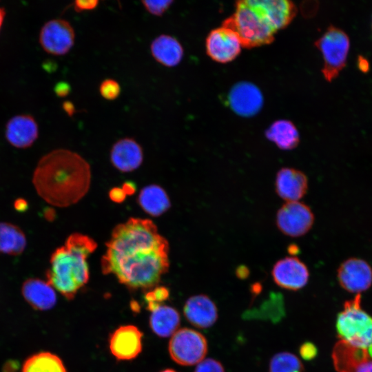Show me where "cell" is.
<instances>
[{"label":"cell","instance_id":"4dcf8cb0","mask_svg":"<svg viewBox=\"0 0 372 372\" xmlns=\"http://www.w3.org/2000/svg\"><path fill=\"white\" fill-rule=\"evenodd\" d=\"M194 372H225L223 364L213 358L203 360L197 364Z\"/></svg>","mask_w":372,"mask_h":372},{"label":"cell","instance_id":"484cf974","mask_svg":"<svg viewBox=\"0 0 372 372\" xmlns=\"http://www.w3.org/2000/svg\"><path fill=\"white\" fill-rule=\"evenodd\" d=\"M21 372H67L62 360L50 352H39L29 357Z\"/></svg>","mask_w":372,"mask_h":372},{"label":"cell","instance_id":"74e56055","mask_svg":"<svg viewBox=\"0 0 372 372\" xmlns=\"http://www.w3.org/2000/svg\"><path fill=\"white\" fill-rule=\"evenodd\" d=\"M63 108L69 116H72L75 112L74 105L70 101H65L63 103Z\"/></svg>","mask_w":372,"mask_h":372},{"label":"cell","instance_id":"4316f807","mask_svg":"<svg viewBox=\"0 0 372 372\" xmlns=\"http://www.w3.org/2000/svg\"><path fill=\"white\" fill-rule=\"evenodd\" d=\"M301 360L290 352H280L271 359L269 372H304Z\"/></svg>","mask_w":372,"mask_h":372},{"label":"cell","instance_id":"ba28073f","mask_svg":"<svg viewBox=\"0 0 372 372\" xmlns=\"http://www.w3.org/2000/svg\"><path fill=\"white\" fill-rule=\"evenodd\" d=\"M314 214L311 208L300 201L286 202L277 211L276 223L285 236L297 238L312 228Z\"/></svg>","mask_w":372,"mask_h":372},{"label":"cell","instance_id":"277c9868","mask_svg":"<svg viewBox=\"0 0 372 372\" xmlns=\"http://www.w3.org/2000/svg\"><path fill=\"white\" fill-rule=\"evenodd\" d=\"M222 25L234 30L242 47L249 49L270 44L276 33L260 0L236 1L234 13L227 18Z\"/></svg>","mask_w":372,"mask_h":372},{"label":"cell","instance_id":"f546056e","mask_svg":"<svg viewBox=\"0 0 372 372\" xmlns=\"http://www.w3.org/2000/svg\"><path fill=\"white\" fill-rule=\"evenodd\" d=\"M144 8L151 14L156 17L163 16L171 7L174 1H142Z\"/></svg>","mask_w":372,"mask_h":372},{"label":"cell","instance_id":"d4e9b609","mask_svg":"<svg viewBox=\"0 0 372 372\" xmlns=\"http://www.w3.org/2000/svg\"><path fill=\"white\" fill-rule=\"evenodd\" d=\"M138 201L142 209L153 216L162 215L170 207V201L165 191L156 185H150L143 188Z\"/></svg>","mask_w":372,"mask_h":372},{"label":"cell","instance_id":"d6986e66","mask_svg":"<svg viewBox=\"0 0 372 372\" xmlns=\"http://www.w3.org/2000/svg\"><path fill=\"white\" fill-rule=\"evenodd\" d=\"M112 164L119 171L128 172L136 169L143 161L141 146L132 138L118 140L110 150Z\"/></svg>","mask_w":372,"mask_h":372},{"label":"cell","instance_id":"ac0fdd59","mask_svg":"<svg viewBox=\"0 0 372 372\" xmlns=\"http://www.w3.org/2000/svg\"><path fill=\"white\" fill-rule=\"evenodd\" d=\"M187 320L198 328L206 329L217 321L218 313L214 302L207 296L198 294L189 298L184 305Z\"/></svg>","mask_w":372,"mask_h":372},{"label":"cell","instance_id":"60d3db41","mask_svg":"<svg viewBox=\"0 0 372 372\" xmlns=\"http://www.w3.org/2000/svg\"><path fill=\"white\" fill-rule=\"evenodd\" d=\"M298 247L296 246V245H290V246L289 247V249H288V250H289V253H290L291 254H295L296 253H297V252H298Z\"/></svg>","mask_w":372,"mask_h":372},{"label":"cell","instance_id":"9a60e30c","mask_svg":"<svg viewBox=\"0 0 372 372\" xmlns=\"http://www.w3.org/2000/svg\"><path fill=\"white\" fill-rule=\"evenodd\" d=\"M227 101L236 114L247 117L256 114L263 105V96L260 89L249 82L235 84L228 93Z\"/></svg>","mask_w":372,"mask_h":372},{"label":"cell","instance_id":"b9f144b4","mask_svg":"<svg viewBox=\"0 0 372 372\" xmlns=\"http://www.w3.org/2000/svg\"><path fill=\"white\" fill-rule=\"evenodd\" d=\"M161 372H177L176 371H174V369H165Z\"/></svg>","mask_w":372,"mask_h":372},{"label":"cell","instance_id":"ab89813d","mask_svg":"<svg viewBox=\"0 0 372 372\" xmlns=\"http://www.w3.org/2000/svg\"><path fill=\"white\" fill-rule=\"evenodd\" d=\"M6 10L4 8L0 6V32L5 19Z\"/></svg>","mask_w":372,"mask_h":372},{"label":"cell","instance_id":"e0dca14e","mask_svg":"<svg viewBox=\"0 0 372 372\" xmlns=\"http://www.w3.org/2000/svg\"><path fill=\"white\" fill-rule=\"evenodd\" d=\"M275 189L286 202L299 201L307 192V176L297 169L282 167L276 174Z\"/></svg>","mask_w":372,"mask_h":372},{"label":"cell","instance_id":"52a82bcc","mask_svg":"<svg viewBox=\"0 0 372 372\" xmlns=\"http://www.w3.org/2000/svg\"><path fill=\"white\" fill-rule=\"evenodd\" d=\"M208 349L207 341L200 332L190 329H178L168 344L172 359L183 366H192L205 359Z\"/></svg>","mask_w":372,"mask_h":372},{"label":"cell","instance_id":"f35d334b","mask_svg":"<svg viewBox=\"0 0 372 372\" xmlns=\"http://www.w3.org/2000/svg\"><path fill=\"white\" fill-rule=\"evenodd\" d=\"M28 207L27 202L23 199H18L14 202V208L19 211H23Z\"/></svg>","mask_w":372,"mask_h":372},{"label":"cell","instance_id":"6da1fadb","mask_svg":"<svg viewBox=\"0 0 372 372\" xmlns=\"http://www.w3.org/2000/svg\"><path fill=\"white\" fill-rule=\"evenodd\" d=\"M101 264L127 287L150 289L169 269V244L151 220L130 218L112 230Z\"/></svg>","mask_w":372,"mask_h":372},{"label":"cell","instance_id":"e575fe53","mask_svg":"<svg viewBox=\"0 0 372 372\" xmlns=\"http://www.w3.org/2000/svg\"><path fill=\"white\" fill-rule=\"evenodd\" d=\"M126 192L124 189L115 188L110 192V198L115 202H121L124 200Z\"/></svg>","mask_w":372,"mask_h":372},{"label":"cell","instance_id":"7bdbcfd3","mask_svg":"<svg viewBox=\"0 0 372 372\" xmlns=\"http://www.w3.org/2000/svg\"><path fill=\"white\" fill-rule=\"evenodd\" d=\"M371 27H372V23H371Z\"/></svg>","mask_w":372,"mask_h":372},{"label":"cell","instance_id":"d590c367","mask_svg":"<svg viewBox=\"0 0 372 372\" xmlns=\"http://www.w3.org/2000/svg\"><path fill=\"white\" fill-rule=\"evenodd\" d=\"M249 271L245 265L239 266L236 271V276L240 279H245L249 276Z\"/></svg>","mask_w":372,"mask_h":372},{"label":"cell","instance_id":"44dd1931","mask_svg":"<svg viewBox=\"0 0 372 372\" xmlns=\"http://www.w3.org/2000/svg\"><path fill=\"white\" fill-rule=\"evenodd\" d=\"M149 49L154 59L167 68L178 65L184 56V49L180 42L176 37L167 34L156 37L152 41Z\"/></svg>","mask_w":372,"mask_h":372},{"label":"cell","instance_id":"3957f363","mask_svg":"<svg viewBox=\"0 0 372 372\" xmlns=\"http://www.w3.org/2000/svg\"><path fill=\"white\" fill-rule=\"evenodd\" d=\"M96 247L94 240L87 235H70L64 245L52 253L46 281L66 299H73L89 280L87 258Z\"/></svg>","mask_w":372,"mask_h":372},{"label":"cell","instance_id":"603a6c76","mask_svg":"<svg viewBox=\"0 0 372 372\" xmlns=\"http://www.w3.org/2000/svg\"><path fill=\"white\" fill-rule=\"evenodd\" d=\"M265 136L283 150L293 149L300 143V135L296 125L285 119L273 122L265 131Z\"/></svg>","mask_w":372,"mask_h":372},{"label":"cell","instance_id":"1f68e13d","mask_svg":"<svg viewBox=\"0 0 372 372\" xmlns=\"http://www.w3.org/2000/svg\"><path fill=\"white\" fill-rule=\"evenodd\" d=\"M299 352L302 359L309 361L316 358L318 353V349L313 343L306 342L301 344Z\"/></svg>","mask_w":372,"mask_h":372},{"label":"cell","instance_id":"7a4b0ae2","mask_svg":"<svg viewBox=\"0 0 372 372\" xmlns=\"http://www.w3.org/2000/svg\"><path fill=\"white\" fill-rule=\"evenodd\" d=\"M90 183L89 163L78 153L67 149H54L43 155L32 176L38 195L57 207L78 203L87 193Z\"/></svg>","mask_w":372,"mask_h":372},{"label":"cell","instance_id":"9c48e42d","mask_svg":"<svg viewBox=\"0 0 372 372\" xmlns=\"http://www.w3.org/2000/svg\"><path fill=\"white\" fill-rule=\"evenodd\" d=\"M39 42L43 50L54 56L68 54L75 42V31L70 23L63 19H53L41 27Z\"/></svg>","mask_w":372,"mask_h":372},{"label":"cell","instance_id":"836d02e7","mask_svg":"<svg viewBox=\"0 0 372 372\" xmlns=\"http://www.w3.org/2000/svg\"><path fill=\"white\" fill-rule=\"evenodd\" d=\"M55 94L59 97H65L70 92V86L68 83L59 82L54 87Z\"/></svg>","mask_w":372,"mask_h":372},{"label":"cell","instance_id":"5bb4252c","mask_svg":"<svg viewBox=\"0 0 372 372\" xmlns=\"http://www.w3.org/2000/svg\"><path fill=\"white\" fill-rule=\"evenodd\" d=\"M331 357L338 372H372V358L369 352L342 340L335 343Z\"/></svg>","mask_w":372,"mask_h":372},{"label":"cell","instance_id":"ffe728a7","mask_svg":"<svg viewBox=\"0 0 372 372\" xmlns=\"http://www.w3.org/2000/svg\"><path fill=\"white\" fill-rule=\"evenodd\" d=\"M21 293L27 302L37 310H48L56 302L55 289L39 278L27 279L22 285Z\"/></svg>","mask_w":372,"mask_h":372},{"label":"cell","instance_id":"cb8c5ba5","mask_svg":"<svg viewBox=\"0 0 372 372\" xmlns=\"http://www.w3.org/2000/svg\"><path fill=\"white\" fill-rule=\"evenodd\" d=\"M27 245L23 231L8 222H0V254L9 256L21 254Z\"/></svg>","mask_w":372,"mask_h":372},{"label":"cell","instance_id":"30bf717a","mask_svg":"<svg viewBox=\"0 0 372 372\" xmlns=\"http://www.w3.org/2000/svg\"><path fill=\"white\" fill-rule=\"evenodd\" d=\"M241 48L242 44L236 32L223 25L211 30L205 39L207 54L218 63L232 61L239 55Z\"/></svg>","mask_w":372,"mask_h":372},{"label":"cell","instance_id":"7402d4cb","mask_svg":"<svg viewBox=\"0 0 372 372\" xmlns=\"http://www.w3.org/2000/svg\"><path fill=\"white\" fill-rule=\"evenodd\" d=\"M180 322L178 311L174 307L161 304L151 311L149 324L158 337L167 338L178 329Z\"/></svg>","mask_w":372,"mask_h":372},{"label":"cell","instance_id":"5b68a950","mask_svg":"<svg viewBox=\"0 0 372 372\" xmlns=\"http://www.w3.org/2000/svg\"><path fill=\"white\" fill-rule=\"evenodd\" d=\"M335 327L340 340L368 351L372 358V317L362 308L360 294L344 304Z\"/></svg>","mask_w":372,"mask_h":372},{"label":"cell","instance_id":"d6a6232c","mask_svg":"<svg viewBox=\"0 0 372 372\" xmlns=\"http://www.w3.org/2000/svg\"><path fill=\"white\" fill-rule=\"evenodd\" d=\"M99 3L97 0H76L73 3V8L76 12H86L94 10Z\"/></svg>","mask_w":372,"mask_h":372},{"label":"cell","instance_id":"83f0119b","mask_svg":"<svg viewBox=\"0 0 372 372\" xmlns=\"http://www.w3.org/2000/svg\"><path fill=\"white\" fill-rule=\"evenodd\" d=\"M169 290L164 286H156L147 291L145 295L147 309L152 311L158 306L163 304L169 298Z\"/></svg>","mask_w":372,"mask_h":372},{"label":"cell","instance_id":"f1b7e54d","mask_svg":"<svg viewBox=\"0 0 372 372\" xmlns=\"http://www.w3.org/2000/svg\"><path fill=\"white\" fill-rule=\"evenodd\" d=\"M99 94L105 100L116 99L121 94L119 83L113 79H104L99 85Z\"/></svg>","mask_w":372,"mask_h":372},{"label":"cell","instance_id":"2e32d148","mask_svg":"<svg viewBox=\"0 0 372 372\" xmlns=\"http://www.w3.org/2000/svg\"><path fill=\"white\" fill-rule=\"evenodd\" d=\"M39 134L38 123L30 114L15 115L6 124V139L15 148L25 149L31 147L38 138Z\"/></svg>","mask_w":372,"mask_h":372},{"label":"cell","instance_id":"8fae6325","mask_svg":"<svg viewBox=\"0 0 372 372\" xmlns=\"http://www.w3.org/2000/svg\"><path fill=\"white\" fill-rule=\"evenodd\" d=\"M271 276L280 287L297 291L308 282L309 271L306 264L296 256H287L278 260L273 266Z\"/></svg>","mask_w":372,"mask_h":372},{"label":"cell","instance_id":"8d00e7d4","mask_svg":"<svg viewBox=\"0 0 372 372\" xmlns=\"http://www.w3.org/2000/svg\"><path fill=\"white\" fill-rule=\"evenodd\" d=\"M358 65L359 69L364 72H367L369 69V62L362 56L358 57Z\"/></svg>","mask_w":372,"mask_h":372},{"label":"cell","instance_id":"8992f818","mask_svg":"<svg viewBox=\"0 0 372 372\" xmlns=\"http://www.w3.org/2000/svg\"><path fill=\"white\" fill-rule=\"evenodd\" d=\"M323 59L322 73L327 81L336 78L346 65L350 41L342 30L330 25L315 42Z\"/></svg>","mask_w":372,"mask_h":372},{"label":"cell","instance_id":"4fadbf2b","mask_svg":"<svg viewBox=\"0 0 372 372\" xmlns=\"http://www.w3.org/2000/svg\"><path fill=\"white\" fill-rule=\"evenodd\" d=\"M143 333L132 324L123 325L115 329L109 338L111 353L119 360L136 358L142 351Z\"/></svg>","mask_w":372,"mask_h":372},{"label":"cell","instance_id":"7c38bea8","mask_svg":"<svg viewBox=\"0 0 372 372\" xmlns=\"http://www.w3.org/2000/svg\"><path fill=\"white\" fill-rule=\"evenodd\" d=\"M337 278L344 290L355 295L360 294L372 285V269L364 260L349 258L340 265Z\"/></svg>","mask_w":372,"mask_h":372}]
</instances>
